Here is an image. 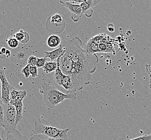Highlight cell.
<instances>
[{
    "instance_id": "ac0fdd59",
    "label": "cell",
    "mask_w": 151,
    "mask_h": 140,
    "mask_svg": "<svg viewBox=\"0 0 151 140\" xmlns=\"http://www.w3.org/2000/svg\"><path fill=\"white\" fill-rule=\"evenodd\" d=\"M4 114V104L3 101L0 100V127H3Z\"/></svg>"
},
{
    "instance_id": "d590c367",
    "label": "cell",
    "mask_w": 151,
    "mask_h": 140,
    "mask_svg": "<svg viewBox=\"0 0 151 140\" xmlns=\"http://www.w3.org/2000/svg\"><path fill=\"white\" fill-rule=\"evenodd\" d=\"M6 48H2L1 50V51L2 52V55H5V53H6Z\"/></svg>"
},
{
    "instance_id": "1f68e13d",
    "label": "cell",
    "mask_w": 151,
    "mask_h": 140,
    "mask_svg": "<svg viewBox=\"0 0 151 140\" xmlns=\"http://www.w3.org/2000/svg\"><path fill=\"white\" fill-rule=\"evenodd\" d=\"M108 30L110 32H114V31H115V28H114V25H112V23H110V24H109L108 25Z\"/></svg>"
},
{
    "instance_id": "2e32d148",
    "label": "cell",
    "mask_w": 151,
    "mask_h": 140,
    "mask_svg": "<svg viewBox=\"0 0 151 140\" xmlns=\"http://www.w3.org/2000/svg\"><path fill=\"white\" fill-rule=\"evenodd\" d=\"M50 22L52 25H54L55 26H57L64 22V20L61 15L57 13L52 16Z\"/></svg>"
},
{
    "instance_id": "8d00e7d4",
    "label": "cell",
    "mask_w": 151,
    "mask_h": 140,
    "mask_svg": "<svg viewBox=\"0 0 151 140\" xmlns=\"http://www.w3.org/2000/svg\"><path fill=\"white\" fill-rule=\"evenodd\" d=\"M0 55H2V52L1 51V50H0Z\"/></svg>"
},
{
    "instance_id": "52a82bcc",
    "label": "cell",
    "mask_w": 151,
    "mask_h": 140,
    "mask_svg": "<svg viewBox=\"0 0 151 140\" xmlns=\"http://www.w3.org/2000/svg\"><path fill=\"white\" fill-rule=\"evenodd\" d=\"M60 4L71 12V18L73 21L74 22L79 21L80 18L83 15L80 4L72 2H64Z\"/></svg>"
},
{
    "instance_id": "6da1fadb",
    "label": "cell",
    "mask_w": 151,
    "mask_h": 140,
    "mask_svg": "<svg viewBox=\"0 0 151 140\" xmlns=\"http://www.w3.org/2000/svg\"><path fill=\"white\" fill-rule=\"evenodd\" d=\"M63 44L66 50V54L72 60L75 65L83 66L90 69L93 72L96 70V64L99 59L96 54L88 55L82 48V42L78 37L72 40H65Z\"/></svg>"
},
{
    "instance_id": "4dcf8cb0",
    "label": "cell",
    "mask_w": 151,
    "mask_h": 140,
    "mask_svg": "<svg viewBox=\"0 0 151 140\" xmlns=\"http://www.w3.org/2000/svg\"><path fill=\"white\" fill-rule=\"evenodd\" d=\"M146 71L149 74V76H150V87L151 88V66L150 65H146Z\"/></svg>"
},
{
    "instance_id": "836d02e7",
    "label": "cell",
    "mask_w": 151,
    "mask_h": 140,
    "mask_svg": "<svg viewBox=\"0 0 151 140\" xmlns=\"http://www.w3.org/2000/svg\"><path fill=\"white\" fill-rule=\"evenodd\" d=\"M91 1H92L93 4H94V6H95L99 3H100L102 0H91Z\"/></svg>"
},
{
    "instance_id": "9a60e30c",
    "label": "cell",
    "mask_w": 151,
    "mask_h": 140,
    "mask_svg": "<svg viewBox=\"0 0 151 140\" xmlns=\"http://www.w3.org/2000/svg\"><path fill=\"white\" fill-rule=\"evenodd\" d=\"M57 62L51 61H47L42 69L46 74H48L54 71L55 72L57 69Z\"/></svg>"
},
{
    "instance_id": "e575fe53",
    "label": "cell",
    "mask_w": 151,
    "mask_h": 140,
    "mask_svg": "<svg viewBox=\"0 0 151 140\" xmlns=\"http://www.w3.org/2000/svg\"><path fill=\"white\" fill-rule=\"evenodd\" d=\"M5 55L6 56V58L10 57L11 56V52H10V51L9 50L6 49V52L5 53Z\"/></svg>"
},
{
    "instance_id": "5b68a950",
    "label": "cell",
    "mask_w": 151,
    "mask_h": 140,
    "mask_svg": "<svg viewBox=\"0 0 151 140\" xmlns=\"http://www.w3.org/2000/svg\"><path fill=\"white\" fill-rule=\"evenodd\" d=\"M54 79L55 82L58 85L63 87L67 92H76L75 87L70 76L64 74L58 65L57 69L55 71Z\"/></svg>"
},
{
    "instance_id": "cb8c5ba5",
    "label": "cell",
    "mask_w": 151,
    "mask_h": 140,
    "mask_svg": "<svg viewBox=\"0 0 151 140\" xmlns=\"http://www.w3.org/2000/svg\"><path fill=\"white\" fill-rule=\"evenodd\" d=\"M21 72L24 74V76L26 78H28L30 76V65L27 64L22 70Z\"/></svg>"
},
{
    "instance_id": "d4e9b609",
    "label": "cell",
    "mask_w": 151,
    "mask_h": 140,
    "mask_svg": "<svg viewBox=\"0 0 151 140\" xmlns=\"http://www.w3.org/2000/svg\"><path fill=\"white\" fill-rule=\"evenodd\" d=\"M106 44L107 46V53L115 54V48H114L112 42H108V43H106Z\"/></svg>"
},
{
    "instance_id": "4316f807",
    "label": "cell",
    "mask_w": 151,
    "mask_h": 140,
    "mask_svg": "<svg viewBox=\"0 0 151 140\" xmlns=\"http://www.w3.org/2000/svg\"><path fill=\"white\" fill-rule=\"evenodd\" d=\"M30 40V35L27 32L24 31V39H23V40H22L20 43H22V44H27V43H29Z\"/></svg>"
},
{
    "instance_id": "7402d4cb",
    "label": "cell",
    "mask_w": 151,
    "mask_h": 140,
    "mask_svg": "<svg viewBox=\"0 0 151 140\" xmlns=\"http://www.w3.org/2000/svg\"><path fill=\"white\" fill-rule=\"evenodd\" d=\"M105 34H99L97 36H95L91 38L94 40V42H95L97 44H100V43H102V41L103 40V37L104 36Z\"/></svg>"
},
{
    "instance_id": "d6986e66",
    "label": "cell",
    "mask_w": 151,
    "mask_h": 140,
    "mask_svg": "<svg viewBox=\"0 0 151 140\" xmlns=\"http://www.w3.org/2000/svg\"><path fill=\"white\" fill-rule=\"evenodd\" d=\"M37 60H38V58L36 56H31L28 58L27 64H29L31 66H36Z\"/></svg>"
},
{
    "instance_id": "603a6c76",
    "label": "cell",
    "mask_w": 151,
    "mask_h": 140,
    "mask_svg": "<svg viewBox=\"0 0 151 140\" xmlns=\"http://www.w3.org/2000/svg\"><path fill=\"white\" fill-rule=\"evenodd\" d=\"M46 62H47V58L45 57L44 58H38L36 66L38 68L43 67Z\"/></svg>"
},
{
    "instance_id": "e0dca14e",
    "label": "cell",
    "mask_w": 151,
    "mask_h": 140,
    "mask_svg": "<svg viewBox=\"0 0 151 140\" xmlns=\"http://www.w3.org/2000/svg\"><path fill=\"white\" fill-rule=\"evenodd\" d=\"M8 45L12 49H15L18 47L19 42L16 39L15 37H10L6 40Z\"/></svg>"
},
{
    "instance_id": "5bb4252c",
    "label": "cell",
    "mask_w": 151,
    "mask_h": 140,
    "mask_svg": "<svg viewBox=\"0 0 151 140\" xmlns=\"http://www.w3.org/2000/svg\"><path fill=\"white\" fill-rule=\"evenodd\" d=\"M61 40L57 35H51L47 40V45L51 48H55L61 44Z\"/></svg>"
},
{
    "instance_id": "d6a6232c",
    "label": "cell",
    "mask_w": 151,
    "mask_h": 140,
    "mask_svg": "<svg viewBox=\"0 0 151 140\" xmlns=\"http://www.w3.org/2000/svg\"><path fill=\"white\" fill-rule=\"evenodd\" d=\"M2 86L1 80L0 79V100H2Z\"/></svg>"
},
{
    "instance_id": "7a4b0ae2",
    "label": "cell",
    "mask_w": 151,
    "mask_h": 140,
    "mask_svg": "<svg viewBox=\"0 0 151 140\" xmlns=\"http://www.w3.org/2000/svg\"><path fill=\"white\" fill-rule=\"evenodd\" d=\"M40 92L42 95L44 103L49 110L55 108L66 99L76 100L77 98L76 92H67V93H64L54 86L45 82L42 84Z\"/></svg>"
},
{
    "instance_id": "277c9868",
    "label": "cell",
    "mask_w": 151,
    "mask_h": 140,
    "mask_svg": "<svg viewBox=\"0 0 151 140\" xmlns=\"http://www.w3.org/2000/svg\"><path fill=\"white\" fill-rule=\"evenodd\" d=\"M16 110L15 107L10 102L4 104V114L3 128L8 133H12L16 130Z\"/></svg>"
},
{
    "instance_id": "9c48e42d",
    "label": "cell",
    "mask_w": 151,
    "mask_h": 140,
    "mask_svg": "<svg viewBox=\"0 0 151 140\" xmlns=\"http://www.w3.org/2000/svg\"><path fill=\"white\" fill-rule=\"evenodd\" d=\"M65 52H66L65 48L63 43H61L60 46L58 49H55L53 51H52L51 52L44 51V53L45 54V57L50 58L51 61H54L55 60H57L58 58Z\"/></svg>"
},
{
    "instance_id": "ffe728a7",
    "label": "cell",
    "mask_w": 151,
    "mask_h": 140,
    "mask_svg": "<svg viewBox=\"0 0 151 140\" xmlns=\"http://www.w3.org/2000/svg\"><path fill=\"white\" fill-rule=\"evenodd\" d=\"M30 72L31 76L33 79L36 78L38 76V67L36 66H30Z\"/></svg>"
},
{
    "instance_id": "f1b7e54d",
    "label": "cell",
    "mask_w": 151,
    "mask_h": 140,
    "mask_svg": "<svg viewBox=\"0 0 151 140\" xmlns=\"http://www.w3.org/2000/svg\"><path fill=\"white\" fill-rule=\"evenodd\" d=\"M99 48L100 52L107 53V46L106 43H100V44H99Z\"/></svg>"
},
{
    "instance_id": "7c38bea8",
    "label": "cell",
    "mask_w": 151,
    "mask_h": 140,
    "mask_svg": "<svg viewBox=\"0 0 151 140\" xmlns=\"http://www.w3.org/2000/svg\"><path fill=\"white\" fill-rule=\"evenodd\" d=\"M12 105L15 107L16 110V125L18 123L23 119V101H10V102Z\"/></svg>"
},
{
    "instance_id": "484cf974",
    "label": "cell",
    "mask_w": 151,
    "mask_h": 140,
    "mask_svg": "<svg viewBox=\"0 0 151 140\" xmlns=\"http://www.w3.org/2000/svg\"><path fill=\"white\" fill-rule=\"evenodd\" d=\"M89 0H60V3H64V2H72V3H77V4H81V3L86 2Z\"/></svg>"
},
{
    "instance_id": "3957f363",
    "label": "cell",
    "mask_w": 151,
    "mask_h": 140,
    "mask_svg": "<svg viewBox=\"0 0 151 140\" xmlns=\"http://www.w3.org/2000/svg\"><path fill=\"white\" fill-rule=\"evenodd\" d=\"M33 122L34 128L31 132L33 135L42 134L57 140L68 139V133L70 131V128L60 129L50 126H46L42 123L40 118L33 119Z\"/></svg>"
},
{
    "instance_id": "30bf717a",
    "label": "cell",
    "mask_w": 151,
    "mask_h": 140,
    "mask_svg": "<svg viewBox=\"0 0 151 140\" xmlns=\"http://www.w3.org/2000/svg\"><path fill=\"white\" fill-rule=\"evenodd\" d=\"M83 49L88 55H94L96 54L97 53L100 52L99 44H97L95 42H94V40H92V38L89 39L88 40L86 44Z\"/></svg>"
},
{
    "instance_id": "44dd1931",
    "label": "cell",
    "mask_w": 151,
    "mask_h": 140,
    "mask_svg": "<svg viewBox=\"0 0 151 140\" xmlns=\"http://www.w3.org/2000/svg\"><path fill=\"white\" fill-rule=\"evenodd\" d=\"M14 37L15 38L16 40H18L19 42H21L22 40H23L24 38V31L23 30H21L17 32Z\"/></svg>"
},
{
    "instance_id": "4fadbf2b",
    "label": "cell",
    "mask_w": 151,
    "mask_h": 140,
    "mask_svg": "<svg viewBox=\"0 0 151 140\" xmlns=\"http://www.w3.org/2000/svg\"><path fill=\"white\" fill-rule=\"evenodd\" d=\"M80 6L81 7L82 12L83 15L85 14L86 17L90 18L93 14L94 4L91 0H89L86 2L81 3Z\"/></svg>"
},
{
    "instance_id": "8fae6325",
    "label": "cell",
    "mask_w": 151,
    "mask_h": 140,
    "mask_svg": "<svg viewBox=\"0 0 151 140\" xmlns=\"http://www.w3.org/2000/svg\"><path fill=\"white\" fill-rule=\"evenodd\" d=\"M27 95V91H20L13 87L10 94V101H23Z\"/></svg>"
},
{
    "instance_id": "83f0119b",
    "label": "cell",
    "mask_w": 151,
    "mask_h": 140,
    "mask_svg": "<svg viewBox=\"0 0 151 140\" xmlns=\"http://www.w3.org/2000/svg\"><path fill=\"white\" fill-rule=\"evenodd\" d=\"M129 140H151V135H145L142 136Z\"/></svg>"
},
{
    "instance_id": "8992f818",
    "label": "cell",
    "mask_w": 151,
    "mask_h": 140,
    "mask_svg": "<svg viewBox=\"0 0 151 140\" xmlns=\"http://www.w3.org/2000/svg\"><path fill=\"white\" fill-rule=\"evenodd\" d=\"M0 79L2 82V101L4 104L10 102V94L12 88L14 87L9 84L6 79L5 71L3 69H0Z\"/></svg>"
},
{
    "instance_id": "ba28073f",
    "label": "cell",
    "mask_w": 151,
    "mask_h": 140,
    "mask_svg": "<svg viewBox=\"0 0 151 140\" xmlns=\"http://www.w3.org/2000/svg\"><path fill=\"white\" fill-rule=\"evenodd\" d=\"M0 140H27V138L16 129L10 133L2 131L0 136Z\"/></svg>"
},
{
    "instance_id": "f546056e",
    "label": "cell",
    "mask_w": 151,
    "mask_h": 140,
    "mask_svg": "<svg viewBox=\"0 0 151 140\" xmlns=\"http://www.w3.org/2000/svg\"><path fill=\"white\" fill-rule=\"evenodd\" d=\"M27 55L24 52H19L17 54V58L18 59H24L26 57Z\"/></svg>"
}]
</instances>
